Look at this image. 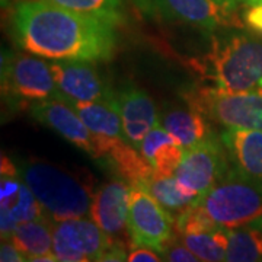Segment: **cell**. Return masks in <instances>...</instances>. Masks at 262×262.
I'll list each match as a JSON object with an SVG mask.
<instances>
[{"label": "cell", "instance_id": "28", "mask_svg": "<svg viewBox=\"0 0 262 262\" xmlns=\"http://www.w3.org/2000/svg\"><path fill=\"white\" fill-rule=\"evenodd\" d=\"M95 262H128L125 244L114 242Z\"/></svg>", "mask_w": 262, "mask_h": 262}, {"label": "cell", "instance_id": "21", "mask_svg": "<svg viewBox=\"0 0 262 262\" xmlns=\"http://www.w3.org/2000/svg\"><path fill=\"white\" fill-rule=\"evenodd\" d=\"M140 188L146 189L169 214L173 215V219L184 210H187L188 207L196 204L201 198L196 192L181 185L175 175L158 177L153 173V177L146 181Z\"/></svg>", "mask_w": 262, "mask_h": 262}, {"label": "cell", "instance_id": "5", "mask_svg": "<svg viewBox=\"0 0 262 262\" xmlns=\"http://www.w3.org/2000/svg\"><path fill=\"white\" fill-rule=\"evenodd\" d=\"M188 106L225 130L262 131V89L226 92L211 86H191L182 92Z\"/></svg>", "mask_w": 262, "mask_h": 262}, {"label": "cell", "instance_id": "15", "mask_svg": "<svg viewBox=\"0 0 262 262\" xmlns=\"http://www.w3.org/2000/svg\"><path fill=\"white\" fill-rule=\"evenodd\" d=\"M115 96L121 117L124 139L139 150L141 141L149 131L160 124L156 105L146 91L133 83L124 84Z\"/></svg>", "mask_w": 262, "mask_h": 262}, {"label": "cell", "instance_id": "17", "mask_svg": "<svg viewBox=\"0 0 262 262\" xmlns=\"http://www.w3.org/2000/svg\"><path fill=\"white\" fill-rule=\"evenodd\" d=\"M139 151L158 177H173L185 149L162 125H156L143 139Z\"/></svg>", "mask_w": 262, "mask_h": 262}, {"label": "cell", "instance_id": "33", "mask_svg": "<svg viewBox=\"0 0 262 262\" xmlns=\"http://www.w3.org/2000/svg\"><path fill=\"white\" fill-rule=\"evenodd\" d=\"M246 5L249 6H258V5H262V0H244Z\"/></svg>", "mask_w": 262, "mask_h": 262}, {"label": "cell", "instance_id": "36", "mask_svg": "<svg viewBox=\"0 0 262 262\" xmlns=\"http://www.w3.org/2000/svg\"><path fill=\"white\" fill-rule=\"evenodd\" d=\"M2 2H3V5H6L8 2H10V0H2Z\"/></svg>", "mask_w": 262, "mask_h": 262}, {"label": "cell", "instance_id": "6", "mask_svg": "<svg viewBox=\"0 0 262 262\" xmlns=\"http://www.w3.org/2000/svg\"><path fill=\"white\" fill-rule=\"evenodd\" d=\"M2 94L15 108L31 106L50 98H61L51 64L24 53L2 56Z\"/></svg>", "mask_w": 262, "mask_h": 262}, {"label": "cell", "instance_id": "4", "mask_svg": "<svg viewBox=\"0 0 262 262\" xmlns=\"http://www.w3.org/2000/svg\"><path fill=\"white\" fill-rule=\"evenodd\" d=\"M198 204L215 225L227 230L248 225L262 217V181L232 166Z\"/></svg>", "mask_w": 262, "mask_h": 262}, {"label": "cell", "instance_id": "14", "mask_svg": "<svg viewBox=\"0 0 262 262\" xmlns=\"http://www.w3.org/2000/svg\"><path fill=\"white\" fill-rule=\"evenodd\" d=\"M57 88L67 102H96L115 98L102 77L89 61H53L50 63Z\"/></svg>", "mask_w": 262, "mask_h": 262}, {"label": "cell", "instance_id": "9", "mask_svg": "<svg viewBox=\"0 0 262 262\" xmlns=\"http://www.w3.org/2000/svg\"><path fill=\"white\" fill-rule=\"evenodd\" d=\"M232 166L225 144L214 134L185 149L175 178L181 185L203 196Z\"/></svg>", "mask_w": 262, "mask_h": 262}, {"label": "cell", "instance_id": "29", "mask_svg": "<svg viewBox=\"0 0 262 262\" xmlns=\"http://www.w3.org/2000/svg\"><path fill=\"white\" fill-rule=\"evenodd\" d=\"M128 262H165L162 253L150 248H133L128 253Z\"/></svg>", "mask_w": 262, "mask_h": 262}, {"label": "cell", "instance_id": "16", "mask_svg": "<svg viewBox=\"0 0 262 262\" xmlns=\"http://www.w3.org/2000/svg\"><path fill=\"white\" fill-rule=\"evenodd\" d=\"M220 139L234 168L262 181V131L229 128Z\"/></svg>", "mask_w": 262, "mask_h": 262}, {"label": "cell", "instance_id": "19", "mask_svg": "<svg viewBox=\"0 0 262 262\" xmlns=\"http://www.w3.org/2000/svg\"><path fill=\"white\" fill-rule=\"evenodd\" d=\"M70 103L94 136L103 139H124L117 96L96 102Z\"/></svg>", "mask_w": 262, "mask_h": 262}, {"label": "cell", "instance_id": "24", "mask_svg": "<svg viewBox=\"0 0 262 262\" xmlns=\"http://www.w3.org/2000/svg\"><path fill=\"white\" fill-rule=\"evenodd\" d=\"M179 236V234H178ZM179 239L203 262H225L229 246V230L217 227L203 233L182 234Z\"/></svg>", "mask_w": 262, "mask_h": 262}, {"label": "cell", "instance_id": "12", "mask_svg": "<svg viewBox=\"0 0 262 262\" xmlns=\"http://www.w3.org/2000/svg\"><path fill=\"white\" fill-rule=\"evenodd\" d=\"M130 196L131 185L124 179H110L95 191L91 217L113 244H130Z\"/></svg>", "mask_w": 262, "mask_h": 262}, {"label": "cell", "instance_id": "13", "mask_svg": "<svg viewBox=\"0 0 262 262\" xmlns=\"http://www.w3.org/2000/svg\"><path fill=\"white\" fill-rule=\"evenodd\" d=\"M29 113L38 122L56 131L73 146L96 158V141L94 134L82 121L75 106L63 98H50L34 102Z\"/></svg>", "mask_w": 262, "mask_h": 262}, {"label": "cell", "instance_id": "18", "mask_svg": "<svg viewBox=\"0 0 262 262\" xmlns=\"http://www.w3.org/2000/svg\"><path fill=\"white\" fill-rule=\"evenodd\" d=\"M160 125L168 131L179 144L188 149L214 136L210 121L203 114L191 106L169 108L160 115Z\"/></svg>", "mask_w": 262, "mask_h": 262}, {"label": "cell", "instance_id": "23", "mask_svg": "<svg viewBox=\"0 0 262 262\" xmlns=\"http://www.w3.org/2000/svg\"><path fill=\"white\" fill-rule=\"evenodd\" d=\"M225 262H262V217L229 230Z\"/></svg>", "mask_w": 262, "mask_h": 262}, {"label": "cell", "instance_id": "8", "mask_svg": "<svg viewBox=\"0 0 262 262\" xmlns=\"http://www.w3.org/2000/svg\"><path fill=\"white\" fill-rule=\"evenodd\" d=\"M0 179V234L2 242L10 241L16 226L25 222L48 219L31 188L20 178L16 163L2 156Z\"/></svg>", "mask_w": 262, "mask_h": 262}, {"label": "cell", "instance_id": "32", "mask_svg": "<svg viewBox=\"0 0 262 262\" xmlns=\"http://www.w3.org/2000/svg\"><path fill=\"white\" fill-rule=\"evenodd\" d=\"M27 262H58L54 253H47V255H39V256H32L27 258Z\"/></svg>", "mask_w": 262, "mask_h": 262}, {"label": "cell", "instance_id": "25", "mask_svg": "<svg viewBox=\"0 0 262 262\" xmlns=\"http://www.w3.org/2000/svg\"><path fill=\"white\" fill-rule=\"evenodd\" d=\"M63 9L117 27L124 19V0H47Z\"/></svg>", "mask_w": 262, "mask_h": 262}, {"label": "cell", "instance_id": "3", "mask_svg": "<svg viewBox=\"0 0 262 262\" xmlns=\"http://www.w3.org/2000/svg\"><path fill=\"white\" fill-rule=\"evenodd\" d=\"M18 169L53 223L91 214L95 192L86 179L46 160H27Z\"/></svg>", "mask_w": 262, "mask_h": 262}, {"label": "cell", "instance_id": "30", "mask_svg": "<svg viewBox=\"0 0 262 262\" xmlns=\"http://www.w3.org/2000/svg\"><path fill=\"white\" fill-rule=\"evenodd\" d=\"M245 22L249 28L262 35V5L251 6L245 12Z\"/></svg>", "mask_w": 262, "mask_h": 262}, {"label": "cell", "instance_id": "27", "mask_svg": "<svg viewBox=\"0 0 262 262\" xmlns=\"http://www.w3.org/2000/svg\"><path fill=\"white\" fill-rule=\"evenodd\" d=\"M160 253L165 262H203L195 253H192L188 249L184 242L179 239L178 234L172 237V241L165 246V249Z\"/></svg>", "mask_w": 262, "mask_h": 262}, {"label": "cell", "instance_id": "1", "mask_svg": "<svg viewBox=\"0 0 262 262\" xmlns=\"http://www.w3.org/2000/svg\"><path fill=\"white\" fill-rule=\"evenodd\" d=\"M19 47L54 61H105L113 57V25L63 9L47 0H20L12 12Z\"/></svg>", "mask_w": 262, "mask_h": 262}, {"label": "cell", "instance_id": "22", "mask_svg": "<svg viewBox=\"0 0 262 262\" xmlns=\"http://www.w3.org/2000/svg\"><path fill=\"white\" fill-rule=\"evenodd\" d=\"M53 226L50 219L20 223L13 230L10 241L25 258L47 255L53 249Z\"/></svg>", "mask_w": 262, "mask_h": 262}, {"label": "cell", "instance_id": "2", "mask_svg": "<svg viewBox=\"0 0 262 262\" xmlns=\"http://www.w3.org/2000/svg\"><path fill=\"white\" fill-rule=\"evenodd\" d=\"M192 66L226 92L262 89V39L242 31H227L213 38L210 50Z\"/></svg>", "mask_w": 262, "mask_h": 262}, {"label": "cell", "instance_id": "34", "mask_svg": "<svg viewBox=\"0 0 262 262\" xmlns=\"http://www.w3.org/2000/svg\"><path fill=\"white\" fill-rule=\"evenodd\" d=\"M137 2H139V5H140V6H143V5H144V3H146L147 0H137Z\"/></svg>", "mask_w": 262, "mask_h": 262}, {"label": "cell", "instance_id": "26", "mask_svg": "<svg viewBox=\"0 0 262 262\" xmlns=\"http://www.w3.org/2000/svg\"><path fill=\"white\" fill-rule=\"evenodd\" d=\"M217 227L220 226L215 225L211 217L206 213V210L198 203L188 207L187 210H184L181 214L175 217V233L179 236L210 232Z\"/></svg>", "mask_w": 262, "mask_h": 262}, {"label": "cell", "instance_id": "31", "mask_svg": "<svg viewBox=\"0 0 262 262\" xmlns=\"http://www.w3.org/2000/svg\"><path fill=\"white\" fill-rule=\"evenodd\" d=\"M0 262H27L18 248L12 244V241H5L0 246Z\"/></svg>", "mask_w": 262, "mask_h": 262}, {"label": "cell", "instance_id": "20", "mask_svg": "<svg viewBox=\"0 0 262 262\" xmlns=\"http://www.w3.org/2000/svg\"><path fill=\"white\" fill-rule=\"evenodd\" d=\"M103 159L114 172L121 179L127 181L131 187H141L155 173L140 151H137L134 146L124 139L117 141Z\"/></svg>", "mask_w": 262, "mask_h": 262}, {"label": "cell", "instance_id": "37", "mask_svg": "<svg viewBox=\"0 0 262 262\" xmlns=\"http://www.w3.org/2000/svg\"><path fill=\"white\" fill-rule=\"evenodd\" d=\"M84 262H91V261H84Z\"/></svg>", "mask_w": 262, "mask_h": 262}, {"label": "cell", "instance_id": "11", "mask_svg": "<svg viewBox=\"0 0 262 262\" xmlns=\"http://www.w3.org/2000/svg\"><path fill=\"white\" fill-rule=\"evenodd\" d=\"M150 9L159 12L170 20L184 22L191 27L213 32L219 28L239 27L234 3L223 0H149Z\"/></svg>", "mask_w": 262, "mask_h": 262}, {"label": "cell", "instance_id": "7", "mask_svg": "<svg viewBox=\"0 0 262 262\" xmlns=\"http://www.w3.org/2000/svg\"><path fill=\"white\" fill-rule=\"evenodd\" d=\"M130 246L162 252L175 236V219L146 189L131 187L128 211Z\"/></svg>", "mask_w": 262, "mask_h": 262}, {"label": "cell", "instance_id": "10", "mask_svg": "<svg viewBox=\"0 0 262 262\" xmlns=\"http://www.w3.org/2000/svg\"><path fill=\"white\" fill-rule=\"evenodd\" d=\"M111 244L102 229L86 217L53 226V253L58 262H95Z\"/></svg>", "mask_w": 262, "mask_h": 262}, {"label": "cell", "instance_id": "35", "mask_svg": "<svg viewBox=\"0 0 262 262\" xmlns=\"http://www.w3.org/2000/svg\"><path fill=\"white\" fill-rule=\"evenodd\" d=\"M223 2H230V3H236V0H223Z\"/></svg>", "mask_w": 262, "mask_h": 262}]
</instances>
